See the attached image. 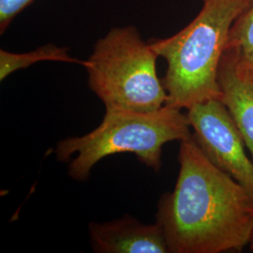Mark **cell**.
<instances>
[{
    "label": "cell",
    "instance_id": "obj_1",
    "mask_svg": "<svg viewBox=\"0 0 253 253\" xmlns=\"http://www.w3.org/2000/svg\"><path fill=\"white\" fill-rule=\"evenodd\" d=\"M174 189L161 197L157 223L169 253L242 252L253 235V200L208 160L193 137L181 142Z\"/></svg>",
    "mask_w": 253,
    "mask_h": 253
},
{
    "label": "cell",
    "instance_id": "obj_2",
    "mask_svg": "<svg viewBox=\"0 0 253 253\" xmlns=\"http://www.w3.org/2000/svg\"><path fill=\"white\" fill-rule=\"evenodd\" d=\"M202 2L198 15L178 33L149 42L167 63L162 80L168 96L166 104L181 110L220 100L217 75L230 29L253 0Z\"/></svg>",
    "mask_w": 253,
    "mask_h": 253
},
{
    "label": "cell",
    "instance_id": "obj_3",
    "mask_svg": "<svg viewBox=\"0 0 253 253\" xmlns=\"http://www.w3.org/2000/svg\"><path fill=\"white\" fill-rule=\"evenodd\" d=\"M187 114L165 104L153 112L106 108L101 123L85 135L69 137L56 145L54 153L59 162H68L69 175L83 182L92 168L105 157L132 153L146 167L159 172L162 168L164 145L172 141L192 137Z\"/></svg>",
    "mask_w": 253,
    "mask_h": 253
},
{
    "label": "cell",
    "instance_id": "obj_4",
    "mask_svg": "<svg viewBox=\"0 0 253 253\" xmlns=\"http://www.w3.org/2000/svg\"><path fill=\"white\" fill-rule=\"evenodd\" d=\"M158 57L135 27L113 28L86 60L88 85L105 108L159 110L168 96L157 73Z\"/></svg>",
    "mask_w": 253,
    "mask_h": 253
},
{
    "label": "cell",
    "instance_id": "obj_5",
    "mask_svg": "<svg viewBox=\"0 0 253 253\" xmlns=\"http://www.w3.org/2000/svg\"><path fill=\"white\" fill-rule=\"evenodd\" d=\"M192 137L208 160L235 179L253 200V161L225 105L218 100L188 109Z\"/></svg>",
    "mask_w": 253,
    "mask_h": 253
},
{
    "label": "cell",
    "instance_id": "obj_6",
    "mask_svg": "<svg viewBox=\"0 0 253 253\" xmlns=\"http://www.w3.org/2000/svg\"><path fill=\"white\" fill-rule=\"evenodd\" d=\"M88 232L95 253H169L163 230L158 223L144 224L127 215L103 223L91 222Z\"/></svg>",
    "mask_w": 253,
    "mask_h": 253
},
{
    "label": "cell",
    "instance_id": "obj_7",
    "mask_svg": "<svg viewBox=\"0 0 253 253\" xmlns=\"http://www.w3.org/2000/svg\"><path fill=\"white\" fill-rule=\"evenodd\" d=\"M220 101L235 121L253 161V68L225 49L218 68Z\"/></svg>",
    "mask_w": 253,
    "mask_h": 253
},
{
    "label": "cell",
    "instance_id": "obj_8",
    "mask_svg": "<svg viewBox=\"0 0 253 253\" xmlns=\"http://www.w3.org/2000/svg\"><path fill=\"white\" fill-rule=\"evenodd\" d=\"M41 61H59L86 66V60H79L69 54L67 47L46 44L28 53H11L0 50V80H5L11 73L28 68Z\"/></svg>",
    "mask_w": 253,
    "mask_h": 253
},
{
    "label": "cell",
    "instance_id": "obj_9",
    "mask_svg": "<svg viewBox=\"0 0 253 253\" xmlns=\"http://www.w3.org/2000/svg\"><path fill=\"white\" fill-rule=\"evenodd\" d=\"M225 49L234 51L241 62L253 68V2L233 24Z\"/></svg>",
    "mask_w": 253,
    "mask_h": 253
},
{
    "label": "cell",
    "instance_id": "obj_10",
    "mask_svg": "<svg viewBox=\"0 0 253 253\" xmlns=\"http://www.w3.org/2000/svg\"><path fill=\"white\" fill-rule=\"evenodd\" d=\"M33 0H0V33H4L12 20Z\"/></svg>",
    "mask_w": 253,
    "mask_h": 253
},
{
    "label": "cell",
    "instance_id": "obj_11",
    "mask_svg": "<svg viewBox=\"0 0 253 253\" xmlns=\"http://www.w3.org/2000/svg\"><path fill=\"white\" fill-rule=\"evenodd\" d=\"M250 248H251V250L253 252V237H252V240H251V242H250Z\"/></svg>",
    "mask_w": 253,
    "mask_h": 253
}]
</instances>
